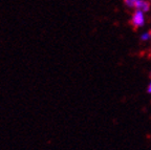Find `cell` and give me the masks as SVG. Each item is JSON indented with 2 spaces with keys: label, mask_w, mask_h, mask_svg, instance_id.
<instances>
[{
  "label": "cell",
  "mask_w": 151,
  "mask_h": 150,
  "mask_svg": "<svg viewBox=\"0 0 151 150\" xmlns=\"http://www.w3.org/2000/svg\"><path fill=\"white\" fill-rule=\"evenodd\" d=\"M139 39H141V41H143V42H148V41H150L151 32H144V33H142Z\"/></svg>",
  "instance_id": "3"
},
{
  "label": "cell",
  "mask_w": 151,
  "mask_h": 150,
  "mask_svg": "<svg viewBox=\"0 0 151 150\" xmlns=\"http://www.w3.org/2000/svg\"><path fill=\"white\" fill-rule=\"evenodd\" d=\"M151 9L150 0H139L134 5V9H141L144 13L149 12Z\"/></svg>",
  "instance_id": "2"
},
{
  "label": "cell",
  "mask_w": 151,
  "mask_h": 150,
  "mask_svg": "<svg viewBox=\"0 0 151 150\" xmlns=\"http://www.w3.org/2000/svg\"><path fill=\"white\" fill-rule=\"evenodd\" d=\"M149 76H150V78H151V71H150V74H149Z\"/></svg>",
  "instance_id": "6"
},
{
  "label": "cell",
  "mask_w": 151,
  "mask_h": 150,
  "mask_svg": "<svg viewBox=\"0 0 151 150\" xmlns=\"http://www.w3.org/2000/svg\"><path fill=\"white\" fill-rule=\"evenodd\" d=\"M137 1H139V0H124V3H125L126 6L129 7V9H134V5Z\"/></svg>",
  "instance_id": "4"
},
{
  "label": "cell",
  "mask_w": 151,
  "mask_h": 150,
  "mask_svg": "<svg viewBox=\"0 0 151 150\" xmlns=\"http://www.w3.org/2000/svg\"><path fill=\"white\" fill-rule=\"evenodd\" d=\"M150 1H151V0H150Z\"/></svg>",
  "instance_id": "7"
},
{
  "label": "cell",
  "mask_w": 151,
  "mask_h": 150,
  "mask_svg": "<svg viewBox=\"0 0 151 150\" xmlns=\"http://www.w3.org/2000/svg\"><path fill=\"white\" fill-rule=\"evenodd\" d=\"M147 92L151 94V81H150V82H149L148 86H147Z\"/></svg>",
  "instance_id": "5"
},
{
  "label": "cell",
  "mask_w": 151,
  "mask_h": 150,
  "mask_svg": "<svg viewBox=\"0 0 151 150\" xmlns=\"http://www.w3.org/2000/svg\"><path fill=\"white\" fill-rule=\"evenodd\" d=\"M146 13H144L141 9H134V12L132 13L131 19H130V24L132 25V27L137 30L141 28L145 25L146 23Z\"/></svg>",
  "instance_id": "1"
}]
</instances>
